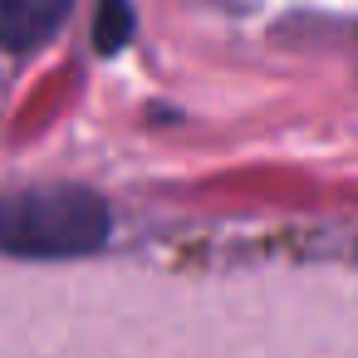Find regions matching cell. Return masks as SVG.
I'll list each match as a JSON object with an SVG mask.
<instances>
[{
    "mask_svg": "<svg viewBox=\"0 0 358 358\" xmlns=\"http://www.w3.org/2000/svg\"><path fill=\"white\" fill-rule=\"evenodd\" d=\"M74 10V0H0V45L30 55L40 50Z\"/></svg>",
    "mask_w": 358,
    "mask_h": 358,
    "instance_id": "obj_2",
    "label": "cell"
},
{
    "mask_svg": "<svg viewBox=\"0 0 358 358\" xmlns=\"http://www.w3.org/2000/svg\"><path fill=\"white\" fill-rule=\"evenodd\" d=\"M128 35H133V10H128V0H103V6H99V50L113 55V50L128 45Z\"/></svg>",
    "mask_w": 358,
    "mask_h": 358,
    "instance_id": "obj_3",
    "label": "cell"
},
{
    "mask_svg": "<svg viewBox=\"0 0 358 358\" xmlns=\"http://www.w3.org/2000/svg\"><path fill=\"white\" fill-rule=\"evenodd\" d=\"M108 241V206L89 187H30L0 196V250L59 260Z\"/></svg>",
    "mask_w": 358,
    "mask_h": 358,
    "instance_id": "obj_1",
    "label": "cell"
}]
</instances>
